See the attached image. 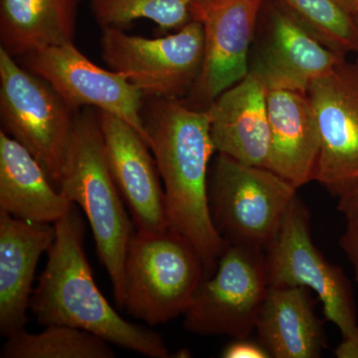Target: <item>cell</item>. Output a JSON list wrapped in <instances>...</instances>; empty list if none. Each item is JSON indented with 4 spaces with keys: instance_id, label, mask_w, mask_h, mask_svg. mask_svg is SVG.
<instances>
[{
    "instance_id": "obj_28",
    "label": "cell",
    "mask_w": 358,
    "mask_h": 358,
    "mask_svg": "<svg viewBox=\"0 0 358 358\" xmlns=\"http://www.w3.org/2000/svg\"><path fill=\"white\" fill-rule=\"evenodd\" d=\"M341 1L343 2V4H345L352 13L355 14L358 13V0H341Z\"/></svg>"
},
{
    "instance_id": "obj_8",
    "label": "cell",
    "mask_w": 358,
    "mask_h": 358,
    "mask_svg": "<svg viewBox=\"0 0 358 358\" xmlns=\"http://www.w3.org/2000/svg\"><path fill=\"white\" fill-rule=\"evenodd\" d=\"M268 288L265 251L229 244L215 272L199 285L183 315V327L199 336L249 338Z\"/></svg>"
},
{
    "instance_id": "obj_16",
    "label": "cell",
    "mask_w": 358,
    "mask_h": 358,
    "mask_svg": "<svg viewBox=\"0 0 358 358\" xmlns=\"http://www.w3.org/2000/svg\"><path fill=\"white\" fill-rule=\"evenodd\" d=\"M55 238L54 224L0 211V331L6 338L25 329L37 264Z\"/></svg>"
},
{
    "instance_id": "obj_21",
    "label": "cell",
    "mask_w": 358,
    "mask_h": 358,
    "mask_svg": "<svg viewBox=\"0 0 358 358\" xmlns=\"http://www.w3.org/2000/svg\"><path fill=\"white\" fill-rule=\"evenodd\" d=\"M1 358H114L108 341L84 329L68 326L46 327L39 334L23 329L7 338Z\"/></svg>"
},
{
    "instance_id": "obj_2",
    "label": "cell",
    "mask_w": 358,
    "mask_h": 358,
    "mask_svg": "<svg viewBox=\"0 0 358 358\" xmlns=\"http://www.w3.org/2000/svg\"><path fill=\"white\" fill-rule=\"evenodd\" d=\"M54 225L56 238L30 299L29 310L37 322L84 329L147 357H171L160 334L124 320L96 287L85 253L86 224L76 204Z\"/></svg>"
},
{
    "instance_id": "obj_11",
    "label": "cell",
    "mask_w": 358,
    "mask_h": 358,
    "mask_svg": "<svg viewBox=\"0 0 358 358\" xmlns=\"http://www.w3.org/2000/svg\"><path fill=\"white\" fill-rule=\"evenodd\" d=\"M22 58L24 68L48 82L71 109L95 108L114 115L148 143L143 121L145 96L126 78L96 65L74 43L48 47Z\"/></svg>"
},
{
    "instance_id": "obj_9",
    "label": "cell",
    "mask_w": 358,
    "mask_h": 358,
    "mask_svg": "<svg viewBox=\"0 0 358 358\" xmlns=\"http://www.w3.org/2000/svg\"><path fill=\"white\" fill-rule=\"evenodd\" d=\"M268 286L305 287L317 294L324 317L348 336L357 326L352 282L315 246L307 204L296 195L277 236L265 250Z\"/></svg>"
},
{
    "instance_id": "obj_27",
    "label": "cell",
    "mask_w": 358,
    "mask_h": 358,
    "mask_svg": "<svg viewBox=\"0 0 358 358\" xmlns=\"http://www.w3.org/2000/svg\"><path fill=\"white\" fill-rule=\"evenodd\" d=\"M338 358H358V324L334 350Z\"/></svg>"
},
{
    "instance_id": "obj_18",
    "label": "cell",
    "mask_w": 358,
    "mask_h": 358,
    "mask_svg": "<svg viewBox=\"0 0 358 358\" xmlns=\"http://www.w3.org/2000/svg\"><path fill=\"white\" fill-rule=\"evenodd\" d=\"M255 331L271 357L319 358L327 346L324 322L305 287H270Z\"/></svg>"
},
{
    "instance_id": "obj_20",
    "label": "cell",
    "mask_w": 358,
    "mask_h": 358,
    "mask_svg": "<svg viewBox=\"0 0 358 358\" xmlns=\"http://www.w3.org/2000/svg\"><path fill=\"white\" fill-rule=\"evenodd\" d=\"M81 0H1L0 42L13 58L74 43Z\"/></svg>"
},
{
    "instance_id": "obj_29",
    "label": "cell",
    "mask_w": 358,
    "mask_h": 358,
    "mask_svg": "<svg viewBox=\"0 0 358 358\" xmlns=\"http://www.w3.org/2000/svg\"><path fill=\"white\" fill-rule=\"evenodd\" d=\"M355 16H357V23H358V13L355 14Z\"/></svg>"
},
{
    "instance_id": "obj_23",
    "label": "cell",
    "mask_w": 358,
    "mask_h": 358,
    "mask_svg": "<svg viewBox=\"0 0 358 358\" xmlns=\"http://www.w3.org/2000/svg\"><path fill=\"white\" fill-rule=\"evenodd\" d=\"M201 0H91L94 18L102 28L152 20L162 30H179L193 20V8Z\"/></svg>"
},
{
    "instance_id": "obj_15",
    "label": "cell",
    "mask_w": 358,
    "mask_h": 358,
    "mask_svg": "<svg viewBox=\"0 0 358 358\" xmlns=\"http://www.w3.org/2000/svg\"><path fill=\"white\" fill-rule=\"evenodd\" d=\"M268 88L253 71L207 108L214 148L242 164L266 167L270 150Z\"/></svg>"
},
{
    "instance_id": "obj_6",
    "label": "cell",
    "mask_w": 358,
    "mask_h": 358,
    "mask_svg": "<svg viewBox=\"0 0 358 358\" xmlns=\"http://www.w3.org/2000/svg\"><path fill=\"white\" fill-rule=\"evenodd\" d=\"M74 113L48 82L0 48L1 131L36 159L57 189Z\"/></svg>"
},
{
    "instance_id": "obj_10",
    "label": "cell",
    "mask_w": 358,
    "mask_h": 358,
    "mask_svg": "<svg viewBox=\"0 0 358 358\" xmlns=\"http://www.w3.org/2000/svg\"><path fill=\"white\" fill-rule=\"evenodd\" d=\"M265 0H201L193 20L203 26L204 59L194 88L183 101L206 110L224 91L248 75L250 51Z\"/></svg>"
},
{
    "instance_id": "obj_7",
    "label": "cell",
    "mask_w": 358,
    "mask_h": 358,
    "mask_svg": "<svg viewBox=\"0 0 358 358\" xmlns=\"http://www.w3.org/2000/svg\"><path fill=\"white\" fill-rule=\"evenodd\" d=\"M101 55L105 64L126 78L145 98L182 100L194 88L204 59L203 26L199 20L174 34L148 39L122 28H102Z\"/></svg>"
},
{
    "instance_id": "obj_24",
    "label": "cell",
    "mask_w": 358,
    "mask_h": 358,
    "mask_svg": "<svg viewBox=\"0 0 358 358\" xmlns=\"http://www.w3.org/2000/svg\"><path fill=\"white\" fill-rule=\"evenodd\" d=\"M223 358H271L270 353L258 341L235 338L224 348L221 352Z\"/></svg>"
},
{
    "instance_id": "obj_26",
    "label": "cell",
    "mask_w": 358,
    "mask_h": 358,
    "mask_svg": "<svg viewBox=\"0 0 358 358\" xmlns=\"http://www.w3.org/2000/svg\"><path fill=\"white\" fill-rule=\"evenodd\" d=\"M338 210L346 220L358 219V185L339 197Z\"/></svg>"
},
{
    "instance_id": "obj_1",
    "label": "cell",
    "mask_w": 358,
    "mask_h": 358,
    "mask_svg": "<svg viewBox=\"0 0 358 358\" xmlns=\"http://www.w3.org/2000/svg\"><path fill=\"white\" fill-rule=\"evenodd\" d=\"M143 121L164 180L169 228L192 242L205 278L210 277L229 244L216 230L209 206L208 166L216 152L209 115L182 100L145 98Z\"/></svg>"
},
{
    "instance_id": "obj_25",
    "label": "cell",
    "mask_w": 358,
    "mask_h": 358,
    "mask_svg": "<svg viewBox=\"0 0 358 358\" xmlns=\"http://www.w3.org/2000/svg\"><path fill=\"white\" fill-rule=\"evenodd\" d=\"M346 221L348 224L338 244L352 265L355 282L358 284V219Z\"/></svg>"
},
{
    "instance_id": "obj_12",
    "label": "cell",
    "mask_w": 358,
    "mask_h": 358,
    "mask_svg": "<svg viewBox=\"0 0 358 358\" xmlns=\"http://www.w3.org/2000/svg\"><path fill=\"white\" fill-rule=\"evenodd\" d=\"M307 94L322 140L315 180L339 199L358 185V61L345 59Z\"/></svg>"
},
{
    "instance_id": "obj_3",
    "label": "cell",
    "mask_w": 358,
    "mask_h": 358,
    "mask_svg": "<svg viewBox=\"0 0 358 358\" xmlns=\"http://www.w3.org/2000/svg\"><path fill=\"white\" fill-rule=\"evenodd\" d=\"M58 190L84 211L117 307L124 308V261L134 225L110 173L95 108H85L75 115Z\"/></svg>"
},
{
    "instance_id": "obj_19",
    "label": "cell",
    "mask_w": 358,
    "mask_h": 358,
    "mask_svg": "<svg viewBox=\"0 0 358 358\" xmlns=\"http://www.w3.org/2000/svg\"><path fill=\"white\" fill-rule=\"evenodd\" d=\"M72 205L36 159L0 131V211L30 222L55 224Z\"/></svg>"
},
{
    "instance_id": "obj_5",
    "label": "cell",
    "mask_w": 358,
    "mask_h": 358,
    "mask_svg": "<svg viewBox=\"0 0 358 358\" xmlns=\"http://www.w3.org/2000/svg\"><path fill=\"white\" fill-rule=\"evenodd\" d=\"M298 189L266 167L218 154L208 181L214 226L230 245L268 248Z\"/></svg>"
},
{
    "instance_id": "obj_4",
    "label": "cell",
    "mask_w": 358,
    "mask_h": 358,
    "mask_svg": "<svg viewBox=\"0 0 358 358\" xmlns=\"http://www.w3.org/2000/svg\"><path fill=\"white\" fill-rule=\"evenodd\" d=\"M205 278L203 262L178 231H134L127 249L124 308L150 326L185 315Z\"/></svg>"
},
{
    "instance_id": "obj_13",
    "label": "cell",
    "mask_w": 358,
    "mask_h": 358,
    "mask_svg": "<svg viewBox=\"0 0 358 358\" xmlns=\"http://www.w3.org/2000/svg\"><path fill=\"white\" fill-rule=\"evenodd\" d=\"M99 121L110 173L131 212L136 230H169L166 193L148 143L128 122L114 115L99 110Z\"/></svg>"
},
{
    "instance_id": "obj_22",
    "label": "cell",
    "mask_w": 358,
    "mask_h": 358,
    "mask_svg": "<svg viewBox=\"0 0 358 358\" xmlns=\"http://www.w3.org/2000/svg\"><path fill=\"white\" fill-rule=\"evenodd\" d=\"M320 43L346 57L358 52L357 16L341 0H278Z\"/></svg>"
},
{
    "instance_id": "obj_17",
    "label": "cell",
    "mask_w": 358,
    "mask_h": 358,
    "mask_svg": "<svg viewBox=\"0 0 358 358\" xmlns=\"http://www.w3.org/2000/svg\"><path fill=\"white\" fill-rule=\"evenodd\" d=\"M270 150L267 166L296 189L315 180L320 133L317 115L307 93L268 90Z\"/></svg>"
},
{
    "instance_id": "obj_14",
    "label": "cell",
    "mask_w": 358,
    "mask_h": 358,
    "mask_svg": "<svg viewBox=\"0 0 358 358\" xmlns=\"http://www.w3.org/2000/svg\"><path fill=\"white\" fill-rule=\"evenodd\" d=\"M345 60L301 26L281 6L273 9L250 71L268 90L308 93L315 80L326 76Z\"/></svg>"
}]
</instances>
